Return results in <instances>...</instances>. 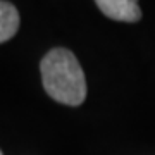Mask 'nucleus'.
Wrapping results in <instances>:
<instances>
[{
  "label": "nucleus",
  "instance_id": "nucleus-2",
  "mask_svg": "<svg viewBox=\"0 0 155 155\" xmlns=\"http://www.w3.org/2000/svg\"><path fill=\"white\" fill-rule=\"evenodd\" d=\"M95 4L107 17L114 21L136 22L141 19L138 0H95Z\"/></svg>",
  "mask_w": 155,
  "mask_h": 155
},
{
  "label": "nucleus",
  "instance_id": "nucleus-4",
  "mask_svg": "<svg viewBox=\"0 0 155 155\" xmlns=\"http://www.w3.org/2000/svg\"><path fill=\"white\" fill-rule=\"evenodd\" d=\"M0 155H4V153H2V150H0Z\"/></svg>",
  "mask_w": 155,
  "mask_h": 155
},
{
  "label": "nucleus",
  "instance_id": "nucleus-1",
  "mask_svg": "<svg viewBox=\"0 0 155 155\" xmlns=\"http://www.w3.org/2000/svg\"><path fill=\"white\" fill-rule=\"evenodd\" d=\"M43 88L50 98L64 105H81L86 98V79L76 55L67 48H54L40 64Z\"/></svg>",
  "mask_w": 155,
  "mask_h": 155
},
{
  "label": "nucleus",
  "instance_id": "nucleus-3",
  "mask_svg": "<svg viewBox=\"0 0 155 155\" xmlns=\"http://www.w3.org/2000/svg\"><path fill=\"white\" fill-rule=\"evenodd\" d=\"M19 29V12L12 4L0 0V43L11 40Z\"/></svg>",
  "mask_w": 155,
  "mask_h": 155
}]
</instances>
